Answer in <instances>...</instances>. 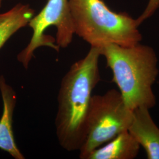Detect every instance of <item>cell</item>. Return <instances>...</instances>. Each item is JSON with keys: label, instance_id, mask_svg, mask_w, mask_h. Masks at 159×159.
I'll use <instances>...</instances> for the list:
<instances>
[{"label": "cell", "instance_id": "obj_1", "mask_svg": "<svg viewBox=\"0 0 159 159\" xmlns=\"http://www.w3.org/2000/svg\"><path fill=\"white\" fill-rule=\"evenodd\" d=\"M98 47H91L63 77L57 96L55 120L58 143L68 152L79 150L84 142L85 122L92 92L100 81Z\"/></svg>", "mask_w": 159, "mask_h": 159}, {"label": "cell", "instance_id": "obj_2", "mask_svg": "<svg viewBox=\"0 0 159 159\" xmlns=\"http://www.w3.org/2000/svg\"><path fill=\"white\" fill-rule=\"evenodd\" d=\"M98 48L127 107L131 111L154 107L156 98L152 87L159 70L153 48L140 43L131 46L108 44Z\"/></svg>", "mask_w": 159, "mask_h": 159}, {"label": "cell", "instance_id": "obj_3", "mask_svg": "<svg viewBox=\"0 0 159 159\" xmlns=\"http://www.w3.org/2000/svg\"><path fill=\"white\" fill-rule=\"evenodd\" d=\"M68 2L75 34L91 47L133 46L142 40L136 20L125 12L113 11L102 0Z\"/></svg>", "mask_w": 159, "mask_h": 159}, {"label": "cell", "instance_id": "obj_4", "mask_svg": "<svg viewBox=\"0 0 159 159\" xmlns=\"http://www.w3.org/2000/svg\"><path fill=\"white\" fill-rule=\"evenodd\" d=\"M133 116L119 91L111 89L104 94L92 96L85 122L84 142L79 157L86 159L94 150L129 130Z\"/></svg>", "mask_w": 159, "mask_h": 159}, {"label": "cell", "instance_id": "obj_5", "mask_svg": "<svg viewBox=\"0 0 159 159\" xmlns=\"http://www.w3.org/2000/svg\"><path fill=\"white\" fill-rule=\"evenodd\" d=\"M33 34L27 46L20 52L17 59L25 68L36 49L47 46L58 51L72 42L74 33L73 18L68 0H48L42 10L30 21Z\"/></svg>", "mask_w": 159, "mask_h": 159}, {"label": "cell", "instance_id": "obj_6", "mask_svg": "<svg viewBox=\"0 0 159 159\" xmlns=\"http://www.w3.org/2000/svg\"><path fill=\"white\" fill-rule=\"evenodd\" d=\"M149 110L145 107L135 109L128 131L144 148L147 159H159V128Z\"/></svg>", "mask_w": 159, "mask_h": 159}, {"label": "cell", "instance_id": "obj_7", "mask_svg": "<svg viewBox=\"0 0 159 159\" xmlns=\"http://www.w3.org/2000/svg\"><path fill=\"white\" fill-rule=\"evenodd\" d=\"M0 92L3 102V112L0 119V148L16 159L25 157L17 147L12 130L13 113L17 102V95L12 87L0 75Z\"/></svg>", "mask_w": 159, "mask_h": 159}, {"label": "cell", "instance_id": "obj_8", "mask_svg": "<svg viewBox=\"0 0 159 159\" xmlns=\"http://www.w3.org/2000/svg\"><path fill=\"white\" fill-rule=\"evenodd\" d=\"M140 146L129 131L119 134L103 146L97 148L86 159H133L136 158Z\"/></svg>", "mask_w": 159, "mask_h": 159}, {"label": "cell", "instance_id": "obj_9", "mask_svg": "<svg viewBox=\"0 0 159 159\" xmlns=\"http://www.w3.org/2000/svg\"><path fill=\"white\" fill-rule=\"evenodd\" d=\"M34 14L35 11L29 5L22 4L0 14V49L13 34L28 25Z\"/></svg>", "mask_w": 159, "mask_h": 159}, {"label": "cell", "instance_id": "obj_10", "mask_svg": "<svg viewBox=\"0 0 159 159\" xmlns=\"http://www.w3.org/2000/svg\"><path fill=\"white\" fill-rule=\"evenodd\" d=\"M159 8V0H148V5L141 16L136 19L137 24L140 25L142 23L151 17Z\"/></svg>", "mask_w": 159, "mask_h": 159}, {"label": "cell", "instance_id": "obj_11", "mask_svg": "<svg viewBox=\"0 0 159 159\" xmlns=\"http://www.w3.org/2000/svg\"><path fill=\"white\" fill-rule=\"evenodd\" d=\"M2 0H0V7H1V3H2Z\"/></svg>", "mask_w": 159, "mask_h": 159}]
</instances>
